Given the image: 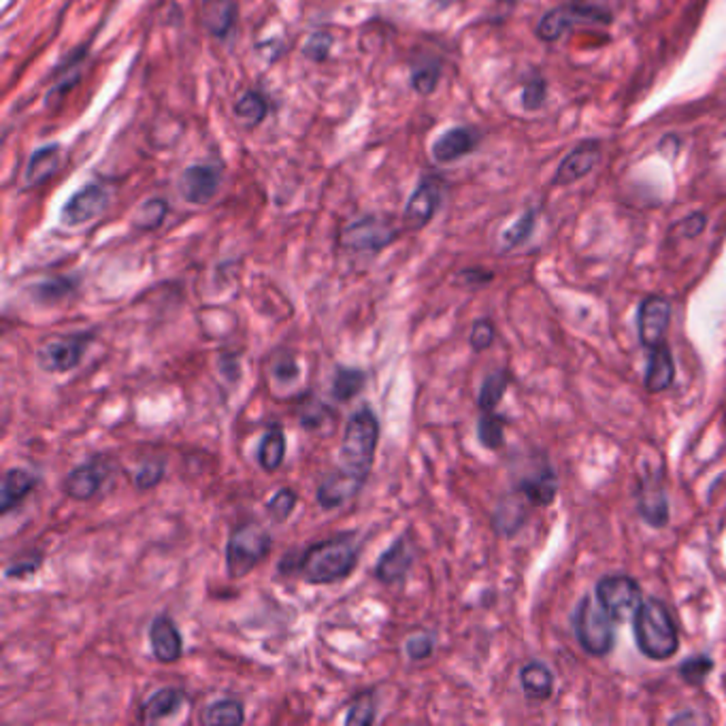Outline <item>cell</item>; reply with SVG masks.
I'll use <instances>...</instances> for the list:
<instances>
[{
	"mask_svg": "<svg viewBox=\"0 0 726 726\" xmlns=\"http://www.w3.org/2000/svg\"><path fill=\"white\" fill-rule=\"evenodd\" d=\"M330 47H333V36L327 35V33H316L309 36V41L305 43V58L314 60V62H322L328 58L330 54Z\"/></svg>",
	"mask_w": 726,
	"mask_h": 726,
	"instance_id": "obj_47",
	"label": "cell"
},
{
	"mask_svg": "<svg viewBox=\"0 0 726 726\" xmlns=\"http://www.w3.org/2000/svg\"><path fill=\"white\" fill-rule=\"evenodd\" d=\"M711 669H713V660L707 654H701V656H694V659H688L681 662L678 671L686 684L701 686L707 680V675L711 673Z\"/></svg>",
	"mask_w": 726,
	"mask_h": 726,
	"instance_id": "obj_39",
	"label": "cell"
},
{
	"mask_svg": "<svg viewBox=\"0 0 726 726\" xmlns=\"http://www.w3.org/2000/svg\"><path fill=\"white\" fill-rule=\"evenodd\" d=\"M441 205V184L437 179H424L407 200L403 222L407 228L420 230L433 220Z\"/></svg>",
	"mask_w": 726,
	"mask_h": 726,
	"instance_id": "obj_14",
	"label": "cell"
},
{
	"mask_svg": "<svg viewBox=\"0 0 726 726\" xmlns=\"http://www.w3.org/2000/svg\"><path fill=\"white\" fill-rule=\"evenodd\" d=\"M297 503H298V494L294 488H290V486L279 488V490L275 492L267 503V513H268V518H271V522L284 524L287 518L292 516Z\"/></svg>",
	"mask_w": 726,
	"mask_h": 726,
	"instance_id": "obj_35",
	"label": "cell"
},
{
	"mask_svg": "<svg viewBox=\"0 0 726 726\" xmlns=\"http://www.w3.org/2000/svg\"><path fill=\"white\" fill-rule=\"evenodd\" d=\"M494 335H497V330H494V324L488 320V318H479V320L473 322L471 327V335H469V343H471V348L475 352H484L494 343Z\"/></svg>",
	"mask_w": 726,
	"mask_h": 726,
	"instance_id": "obj_45",
	"label": "cell"
},
{
	"mask_svg": "<svg viewBox=\"0 0 726 726\" xmlns=\"http://www.w3.org/2000/svg\"><path fill=\"white\" fill-rule=\"evenodd\" d=\"M597 600L613 622H627L643 603L641 586L630 575H605L597 584Z\"/></svg>",
	"mask_w": 726,
	"mask_h": 726,
	"instance_id": "obj_8",
	"label": "cell"
},
{
	"mask_svg": "<svg viewBox=\"0 0 726 726\" xmlns=\"http://www.w3.org/2000/svg\"><path fill=\"white\" fill-rule=\"evenodd\" d=\"M79 281L75 277H52L41 281V284L35 286L33 297L41 303H58V300L71 297V294L77 290Z\"/></svg>",
	"mask_w": 726,
	"mask_h": 726,
	"instance_id": "obj_32",
	"label": "cell"
},
{
	"mask_svg": "<svg viewBox=\"0 0 726 726\" xmlns=\"http://www.w3.org/2000/svg\"><path fill=\"white\" fill-rule=\"evenodd\" d=\"M637 511L650 527L662 529L669 522V500L656 479H641L637 488Z\"/></svg>",
	"mask_w": 726,
	"mask_h": 726,
	"instance_id": "obj_20",
	"label": "cell"
},
{
	"mask_svg": "<svg viewBox=\"0 0 726 726\" xmlns=\"http://www.w3.org/2000/svg\"><path fill=\"white\" fill-rule=\"evenodd\" d=\"M535 224H537V209L524 211V214L503 233V247L513 249L522 246V243H527L530 239V235H533Z\"/></svg>",
	"mask_w": 726,
	"mask_h": 726,
	"instance_id": "obj_36",
	"label": "cell"
},
{
	"mask_svg": "<svg viewBox=\"0 0 726 726\" xmlns=\"http://www.w3.org/2000/svg\"><path fill=\"white\" fill-rule=\"evenodd\" d=\"M43 565V554L41 552H30L22 559H15L11 565L5 569V578L7 580H26L30 575H35L39 571Z\"/></svg>",
	"mask_w": 726,
	"mask_h": 726,
	"instance_id": "obj_42",
	"label": "cell"
},
{
	"mask_svg": "<svg viewBox=\"0 0 726 726\" xmlns=\"http://www.w3.org/2000/svg\"><path fill=\"white\" fill-rule=\"evenodd\" d=\"M600 152H603V146H600V141L597 139L578 143V146L560 160V165L556 168L552 177V186L565 187L578 184L580 179L588 177V175L594 171V166L600 162Z\"/></svg>",
	"mask_w": 726,
	"mask_h": 726,
	"instance_id": "obj_12",
	"label": "cell"
},
{
	"mask_svg": "<svg viewBox=\"0 0 726 726\" xmlns=\"http://www.w3.org/2000/svg\"><path fill=\"white\" fill-rule=\"evenodd\" d=\"M478 437L481 446L488 449H499L505 441V420L494 411H484L478 422Z\"/></svg>",
	"mask_w": 726,
	"mask_h": 726,
	"instance_id": "obj_34",
	"label": "cell"
},
{
	"mask_svg": "<svg viewBox=\"0 0 726 726\" xmlns=\"http://www.w3.org/2000/svg\"><path fill=\"white\" fill-rule=\"evenodd\" d=\"M379 443V420L371 407H360L352 413L343 430V439L339 448L341 469L368 479L371 475L375 452Z\"/></svg>",
	"mask_w": 726,
	"mask_h": 726,
	"instance_id": "obj_3",
	"label": "cell"
},
{
	"mask_svg": "<svg viewBox=\"0 0 726 726\" xmlns=\"http://www.w3.org/2000/svg\"><path fill=\"white\" fill-rule=\"evenodd\" d=\"M548 98V84L546 79H543L541 73H533L529 77L527 84H524V90H522V107L527 111H535V109H541L543 103H546Z\"/></svg>",
	"mask_w": 726,
	"mask_h": 726,
	"instance_id": "obj_40",
	"label": "cell"
},
{
	"mask_svg": "<svg viewBox=\"0 0 726 726\" xmlns=\"http://www.w3.org/2000/svg\"><path fill=\"white\" fill-rule=\"evenodd\" d=\"M479 146V135L475 133L473 128L469 126H456L449 128L446 133L439 135V139L433 143V158L437 162H456L460 158H465L471 152H475V147Z\"/></svg>",
	"mask_w": 726,
	"mask_h": 726,
	"instance_id": "obj_19",
	"label": "cell"
},
{
	"mask_svg": "<svg viewBox=\"0 0 726 726\" xmlns=\"http://www.w3.org/2000/svg\"><path fill=\"white\" fill-rule=\"evenodd\" d=\"M286 448H287V441H286L284 429H281L277 422H273L271 427L267 429V433L262 435V439L258 443V454H256L262 471H267V473L277 471V469L284 465V460H286Z\"/></svg>",
	"mask_w": 726,
	"mask_h": 726,
	"instance_id": "obj_24",
	"label": "cell"
},
{
	"mask_svg": "<svg viewBox=\"0 0 726 726\" xmlns=\"http://www.w3.org/2000/svg\"><path fill=\"white\" fill-rule=\"evenodd\" d=\"M94 333L84 330V333L71 335H55L47 339L36 349V365L45 373H68L77 368L84 360L87 348L92 346Z\"/></svg>",
	"mask_w": 726,
	"mask_h": 726,
	"instance_id": "obj_7",
	"label": "cell"
},
{
	"mask_svg": "<svg viewBox=\"0 0 726 726\" xmlns=\"http://www.w3.org/2000/svg\"><path fill=\"white\" fill-rule=\"evenodd\" d=\"M149 646H152L154 659L162 665H173L184 654V640L168 613H160L149 624Z\"/></svg>",
	"mask_w": 726,
	"mask_h": 726,
	"instance_id": "obj_15",
	"label": "cell"
},
{
	"mask_svg": "<svg viewBox=\"0 0 726 726\" xmlns=\"http://www.w3.org/2000/svg\"><path fill=\"white\" fill-rule=\"evenodd\" d=\"M462 277L469 279L473 284V281H481V284H486V281L492 279V273H486V271H478V268H469V271H462L460 273Z\"/></svg>",
	"mask_w": 726,
	"mask_h": 726,
	"instance_id": "obj_50",
	"label": "cell"
},
{
	"mask_svg": "<svg viewBox=\"0 0 726 726\" xmlns=\"http://www.w3.org/2000/svg\"><path fill=\"white\" fill-rule=\"evenodd\" d=\"M271 371H273V378L277 381H294L298 378L300 368L297 365V358H294V354L286 352V349H281V352L275 354L273 358V365H271Z\"/></svg>",
	"mask_w": 726,
	"mask_h": 726,
	"instance_id": "obj_43",
	"label": "cell"
},
{
	"mask_svg": "<svg viewBox=\"0 0 726 726\" xmlns=\"http://www.w3.org/2000/svg\"><path fill=\"white\" fill-rule=\"evenodd\" d=\"M365 484L367 479H362L358 475L349 473L346 469L339 467L337 471L328 473L327 478L322 479V484L318 486L316 499L322 509H337V507L346 505L348 500H352Z\"/></svg>",
	"mask_w": 726,
	"mask_h": 726,
	"instance_id": "obj_17",
	"label": "cell"
},
{
	"mask_svg": "<svg viewBox=\"0 0 726 726\" xmlns=\"http://www.w3.org/2000/svg\"><path fill=\"white\" fill-rule=\"evenodd\" d=\"M165 479V460H146L135 473V486L139 490H152Z\"/></svg>",
	"mask_w": 726,
	"mask_h": 726,
	"instance_id": "obj_41",
	"label": "cell"
},
{
	"mask_svg": "<svg viewBox=\"0 0 726 726\" xmlns=\"http://www.w3.org/2000/svg\"><path fill=\"white\" fill-rule=\"evenodd\" d=\"M500 3H507V5H513V3H518V0H500Z\"/></svg>",
	"mask_w": 726,
	"mask_h": 726,
	"instance_id": "obj_51",
	"label": "cell"
},
{
	"mask_svg": "<svg viewBox=\"0 0 726 726\" xmlns=\"http://www.w3.org/2000/svg\"><path fill=\"white\" fill-rule=\"evenodd\" d=\"M237 7L230 0H203V24L214 36H228L235 26Z\"/></svg>",
	"mask_w": 726,
	"mask_h": 726,
	"instance_id": "obj_27",
	"label": "cell"
},
{
	"mask_svg": "<svg viewBox=\"0 0 726 726\" xmlns=\"http://www.w3.org/2000/svg\"><path fill=\"white\" fill-rule=\"evenodd\" d=\"M203 724L209 726H222V724H243L246 722V710H243V703L237 699H222L211 703L203 711Z\"/></svg>",
	"mask_w": 726,
	"mask_h": 726,
	"instance_id": "obj_30",
	"label": "cell"
},
{
	"mask_svg": "<svg viewBox=\"0 0 726 726\" xmlns=\"http://www.w3.org/2000/svg\"><path fill=\"white\" fill-rule=\"evenodd\" d=\"M181 705H184V692L179 688H160L139 707V722H158L177 711Z\"/></svg>",
	"mask_w": 726,
	"mask_h": 726,
	"instance_id": "obj_23",
	"label": "cell"
},
{
	"mask_svg": "<svg viewBox=\"0 0 726 726\" xmlns=\"http://www.w3.org/2000/svg\"><path fill=\"white\" fill-rule=\"evenodd\" d=\"M220 171L209 165L187 166L179 179V192L192 205H207L220 190Z\"/></svg>",
	"mask_w": 726,
	"mask_h": 726,
	"instance_id": "obj_16",
	"label": "cell"
},
{
	"mask_svg": "<svg viewBox=\"0 0 726 726\" xmlns=\"http://www.w3.org/2000/svg\"><path fill=\"white\" fill-rule=\"evenodd\" d=\"M109 205V192L103 186L90 184L75 192L60 211V222L66 227H81L103 214Z\"/></svg>",
	"mask_w": 726,
	"mask_h": 726,
	"instance_id": "obj_13",
	"label": "cell"
},
{
	"mask_svg": "<svg viewBox=\"0 0 726 726\" xmlns=\"http://www.w3.org/2000/svg\"><path fill=\"white\" fill-rule=\"evenodd\" d=\"M168 214L166 200L162 198H149L139 207L135 216V227L141 230H154L158 228Z\"/></svg>",
	"mask_w": 726,
	"mask_h": 726,
	"instance_id": "obj_37",
	"label": "cell"
},
{
	"mask_svg": "<svg viewBox=\"0 0 726 726\" xmlns=\"http://www.w3.org/2000/svg\"><path fill=\"white\" fill-rule=\"evenodd\" d=\"M435 650V640L433 635H427V633H418V635H411L409 640L405 641V652L409 656L411 660H427L430 654H433Z\"/></svg>",
	"mask_w": 726,
	"mask_h": 726,
	"instance_id": "obj_46",
	"label": "cell"
},
{
	"mask_svg": "<svg viewBox=\"0 0 726 726\" xmlns=\"http://www.w3.org/2000/svg\"><path fill=\"white\" fill-rule=\"evenodd\" d=\"M39 478L35 473H30L28 469L14 467L5 473L3 478V494H0V513L7 516L9 511H14L15 507L24 503V499L28 494L35 492Z\"/></svg>",
	"mask_w": 726,
	"mask_h": 726,
	"instance_id": "obj_21",
	"label": "cell"
},
{
	"mask_svg": "<svg viewBox=\"0 0 726 726\" xmlns=\"http://www.w3.org/2000/svg\"><path fill=\"white\" fill-rule=\"evenodd\" d=\"M360 546L356 533H341L307 546L300 554H286L279 562L284 575H300L311 586H330L348 580L358 567Z\"/></svg>",
	"mask_w": 726,
	"mask_h": 726,
	"instance_id": "obj_1",
	"label": "cell"
},
{
	"mask_svg": "<svg viewBox=\"0 0 726 726\" xmlns=\"http://www.w3.org/2000/svg\"><path fill=\"white\" fill-rule=\"evenodd\" d=\"M109 473V460L94 456V459L75 467L73 471H68L66 478L62 479V492L73 500H90L100 492Z\"/></svg>",
	"mask_w": 726,
	"mask_h": 726,
	"instance_id": "obj_11",
	"label": "cell"
},
{
	"mask_svg": "<svg viewBox=\"0 0 726 726\" xmlns=\"http://www.w3.org/2000/svg\"><path fill=\"white\" fill-rule=\"evenodd\" d=\"M611 14L599 5H580L567 3L560 7L550 9L546 15L537 24L535 35L543 43L560 41L569 30H573L578 24H610Z\"/></svg>",
	"mask_w": 726,
	"mask_h": 726,
	"instance_id": "obj_6",
	"label": "cell"
},
{
	"mask_svg": "<svg viewBox=\"0 0 726 726\" xmlns=\"http://www.w3.org/2000/svg\"><path fill=\"white\" fill-rule=\"evenodd\" d=\"M273 535L260 522L247 520L237 524L227 543V571L233 580L252 573L271 554Z\"/></svg>",
	"mask_w": 726,
	"mask_h": 726,
	"instance_id": "obj_4",
	"label": "cell"
},
{
	"mask_svg": "<svg viewBox=\"0 0 726 726\" xmlns=\"http://www.w3.org/2000/svg\"><path fill=\"white\" fill-rule=\"evenodd\" d=\"M60 166V146H45L39 147L30 156L26 166V184L28 186H41L58 171Z\"/></svg>",
	"mask_w": 726,
	"mask_h": 726,
	"instance_id": "obj_28",
	"label": "cell"
},
{
	"mask_svg": "<svg viewBox=\"0 0 726 726\" xmlns=\"http://www.w3.org/2000/svg\"><path fill=\"white\" fill-rule=\"evenodd\" d=\"M439 79H441V71L439 66H424V68H418V71H413L411 75V86L413 90L418 94H422V96H427V94H433L437 90V86H439Z\"/></svg>",
	"mask_w": 726,
	"mask_h": 726,
	"instance_id": "obj_44",
	"label": "cell"
},
{
	"mask_svg": "<svg viewBox=\"0 0 726 726\" xmlns=\"http://www.w3.org/2000/svg\"><path fill=\"white\" fill-rule=\"evenodd\" d=\"M328 409L320 403H309L305 405V411L300 413V427L307 430H316L318 427H322L324 416H327Z\"/></svg>",
	"mask_w": 726,
	"mask_h": 726,
	"instance_id": "obj_49",
	"label": "cell"
},
{
	"mask_svg": "<svg viewBox=\"0 0 726 726\" xmlns=\"http://www.w3.org/2000/svg\"><path fill=\"white\" fill-rule=\"evenodd\" d=\"M518 492H520L524 499H529L533 505L546 507L556 499V492H559V479H556V473L552 469L546 467L541 469L539 473H533L529 475V478H524L520 484H518Z\"/></svg>",
	"mask_w": 726,
	"mask_h": 726,
	"instance_id": "obj_25",
	"label": "cell"
},
{
	"mask_svg": "<svg viewBox=\"0 0 726 726\" xmlns=\"http://www.w3.org/2000/svg\"><path fill=\"white\" fill-rule=\"evenodd\" d=\"M267 111V100L260 92H246L235 105V114L249 124H258L265 120Z\"/></svg>",
	"mask_w": 726,
	"mask_h": 726,
	"instance_id": "obj_38",
	"label": "cell"
},
{
	"mask_svg": "<svg viewBox=\"0 0 726 726\" xmlns=\"http://www.w3.org/2000/svg\"><path fill=\"white\" fill-rule=\"evenodd\" d=\"M413 554L409 546H407L405 535L398 537L397 541H392L384 552H381L378 565L373 569L375 580L384 586L400 584L407 578V573L411 571Z\"/></svg>",
	"mask_w": 726,
	"mask_h": 726,
	"instance_id": "obj_18",
	"label": "cell"
},
{
	"mask_svg": "<svg viewBox=\"0 0 726 726\" xmlns=\"http://www.w3.org/2000/svg\"><path fill=\"white\" fill-rule=\"evenodd\" d=\"M573 630L580 646L590 656H607L616 643L611 616L603 610V605L594 603V599L588 594L575 607Z\"/></svg>",
	"mask_w": 726,
	"mask_h": 726,
	"instance_id": "obj_5",
	"label": "cell"
},
{
	"mask_svg": "<svg viewBox=\"0 0 726 726\" xmlns=\"http://www.w3.org/2000/svg\"><path fill=\"white\" fill-rule=\"evenodd\" d=\"M507 384H509V375H507L505 368H499V371L488 375V378L484 379V384H481V390L478 397L479 409L494 411V407H497L500 403V398L505 397Z\"/></svg>",
	"mask_w": 726,
	"mask_h": 726,
	"instance_id": "obj_31",
	"label": "cell"
},
{
	"mask_svg": "<svg viewBox=\"0 0 726 726\" xmlns=\"http://www.w3.org/2000/svg\"><path fill=\"white\" fill-rule=\"evenodd\" d=\"M397 239V228L390 222L379 220V217H362L348 227L341 235V246L352 249V252H367L375 254L390 246Z\"/></svg>",
	"mask_w": 726,
	"mask_h": 726,
	"instance_id": "obj_9",
	"label": "cell"
},
{
	"mask_svg": "<svg viewBox=\"0 0 726 726\" xmlns=\"http://www.w3.org/2000/svg\"><path fill=\"white\" fill-rule=\"evenodd\" d=\"M635 643L652 660L673 659L680 650V633L671 611L659 599H648L633 616Z\"/></svg>",
	"mask_w": 726,
	"mask_h": 726,
	"instance_id": "obj_2",
	"label": "cell"
},
{
	"mask_svg": "<svg viewBox=\"0 0 726 726\" xmlns=\"http://www.w3.org/2000/svg\"><path fill=\"white\" fill-rule=\"evenodd\" d=\"M375 718H378V707H375V691H362L354 697L352 705L348 707L346 724H373Z\"/></svg>",
	"mask_w": 726,
	"mask_h": 726,
	"instance_id": "obj_33",
	"label": "cell"
},
{
	"mask_svg": "<svg viewBox=\"0 0 726 726\" xmlns=\"http://www.w3.org/2000/svg\"><path fill=\"white\" fill-rule=\"evenodd\" d=\"M675 379V362L673 356L669 352L667 343L662 346L650 349V360H648V371L643 384L650 392H665L667 388H671Z\"/></svg>",
	"mask_w": 726,
	"mask_h": 726,
	"instance_id": "obj_22",
	"label": "cell"
},
{
	"mask_svg": "<svg viewBox=\"0 0 726 726\" xmlns=\"http://www.w3.org/2000/svg\"><path fill=\"white\" fill-rule=\"evenodd\" d=\"M367 384V373L358 367H337L333 375V386H330V394L337 403H349V400L358 397L362 388Z\"/></svg>",
	"mask_w": 726,
	"mask_h": 726,
	"instance_id": "obj_29",
	"label": "cell"
},
{
	"mask_svg": "<svg viewBox=\"0 0 726 726\" xmlns=\"http://www.w3.org/2000/svg\"><path fill=\"white\" fill-rule=\"evenodd\" d=\"M669 322H671V303L665 297L652 294L643 298L637 311V333L641 346L648 349L662 346Z\"/></svg>",
	"mask_w": 726,
	"mask_h": 726,
	"instance_id": "obj_10",
	"label": "cell"
},
{
	"mask_svg": "<svg viewBox=\"0 0 726 726\" xmlns=\"http://www.w3.org/2000/svg\"><path fill=\"white\" fill-rule=\"evenodd\" d=\"M705 227H707V217L703 211H694V214L686 216L684 220L678 224V233L681 237H686V239H694V237L703 233Z\"/></svg>",
	"mask_w": 726,
	"mask_h": 726,
	"instance_id": "obj_48",
	"label": "cell"
},
{
	"mask_svg": "<svg viewBox=\"0 0 726 726\" xmlns=\"http://www.w3.org/2000/svg\"><path fill=\"white\" fill-rule=\"evenodd\" d=\"M520 684L529 699L546 701L554 692V675L548 669V665L533 660L520 669Z\"/></svg>",
	"mask_w": 726,
	"mask_h": 726,
	"instance_id": "obj_26",
	"label": "cell"
}]
</instances>
